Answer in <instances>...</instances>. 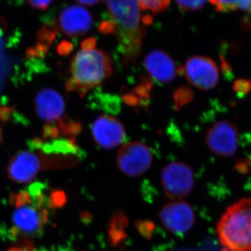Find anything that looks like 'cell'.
<instances>
[{"mask_svg": "<svg viewBox=\"0 0 251 251\" xmlns=\"http://www.w3.org/2000/svg\"><path fill=\"white\" fill-rule=\"evenodd\" d=\"M36 111L45 122L46 127L56 128L61 136L74 139L81 130L80 124L71 120L65 114V103L60 94L52 89H44L35 98Z\"/></svg>", "mask_w": 251, "mask_h": 251, "instance_id": "277c9868", "label": "cell"}, {"mask_svg": "<svg viewBox=\"0 0 251 251\" xmlns=\"http://www.w3.org/2000/svg\"><path fill=\"white\" fill-rule=\"evenodd\" d=\"M58 26L66 35L76 37L84 35L92 27L93 18L85 8L71 5L61 11Z\"/></svg>", "mask_w": 251, "mask_h": 251, "instance_id": "7c38bea8", "label": "cell"}, {"mask_svg": "<svg viewBox=\"0 0 251 251\" xmlns=\"http://www.w3.org/2000/svg\"><path fill=\"white\" fill-rule=\"evenodd\" d=\"M44 188H45V186L44 184H41V183H36V184L29 186L27 192L29 193L31 199L34 200L43 194L42 191Z\"/></svg>", "mask_w": 251, "mask_h": 251, "instance_id": "603a6c76", "label": "cell"}, {"mask_svg": "<svg viewBox=\"0 0 251 251\" xmlns=\"http://www.w3.org/2000/svg\"><path fill=\"white\" fill-rule=\"evenodd\" d=\"M220 242L229 251H251V198L227 208L217 225Z\"/></svg>", "mask_w": 251, "mask_h": 251, "instance_id": "3957f363", "label": "cell"}, {"mask_svg": "<svg viewBox=\"0 0 251 251\" xmlns=\"http://www.w3.org/2000/svg\"><path fill=\"white\" fill-rule=\"evenodd\" d=\"M95 143L104 149H113L123 143L126 138L125 127L115 117L102 115L96 119L92 126Z\"/></svg>", "mask_w": 251, "mask_h": 251, "instance_id": "8fae6325", "label": "cell"}, {"mask_svg": "<svg viewBox=\"0 0 251 251\" xmlns=\"http://www.w3.org/2000/svg\"><path fill=\"white\" fill-rule=\"evenodd\" d=\"M126 65L136 62L146 34L138 0H105Z\"/></svg>", "mask_w": 251, "mask_h": 251, "instance_id": "6da1fadb", "label": "cell"}, {"mask_svg": "<svg viewBox=\"0 0 251 251\" xmlns=\"http://www.w3.org/2000/svg\"><path fill=\"white\" fill-rule=\"evenodd\" d=\"M1 140V130H0V141Z\"/></svg>", "mask_w": 251, "mask_h": 251, "instance_id": "f1b7e54d", "label": "cell"}, {"mask_svg": "<svg viewBox=\"0 0 251 251\" xmlns=\"http://www.w3.org/2000/svg\"><path fill=\"white\" fill-rule=\"evenodd\" d=\"M219 12L227 13L237 10L251 14V0H209Z\"/></svg>", "mask_w": 251, "mask_h": 251, "instance_id": "9a60e30c", "label": "cell"}, {"mask_svg": "<svg viewBox=\"0 0 251 251\" xmlns=\"http://www.w3.org/2000/svg\"><path fill=\"white\" fill-rule=\"evenodd\" d=\"M125 221V218L120 213L112 218L110 228V236L112 242L115 244H118L120 242L119 239H123Z\"/></svg>", "mask_w": 251, "mask_h": 251, "instance_id": "2e32d148", "label": "cell"}, {"mask_svg": "<svg viewBox=\"0 0 251 251\" xmlns=\"http://www.w3.org/2000/svg\"><path fill=\"white\" fill-rule=\"evenodd\" d=\"M50 169L49 157L39 150L21 151L8 165L10 179L18 184H28L42 170Z\"/></svg>", "mask_w": 251, "mask_h": 251, "instance_id": "5b68a950", "label": "cell"}, {"mask_svg": "<svg viewBox=\"0 0 251 251\" xmlns=\"http://www.w3.org/2000/svg\"><path fill=\"white\" fill-rule=\"evenodd\" d=\"M220 60H221V67L222 70L223 74H224L225 76L227 77V78H230L232 76V69L230 64L227 62V59L224 55L221 54L220 56Z\"/></svg>", "mask_w": 251, "mask_h": 251, "instance_id": "d4e9b609", "label": "cell"}, {"mask_svg": "<svg viewBox=\"0 0 251 251\" xmlns=\"http://www.w3.org/2000/svg\"><path fill=\"white\" fill-rule=\"evenodd\" d=\"M175 106L177 108L189 103L193 98V92L191 89L183 87L176 91L174 96Z\"/></svg>", "mask_w": 251, "mask_h": 251, "instance_id": "ac0fdd59", "label": "cell"}, {"mask_svg": "<svg viewBox=\"0 0 251 251\" xmlns=\"http://www.w3.org/2000/svg\"><path fill=\"white\" fill-rule=\"evenodd\" d=\"M145 69L151 78L162 83H169L179 73L174 61L164 51L155 50L147 54L144 60Z\"/></svg>", "mask_w": 251, "mask_h": 251, "instance_id": "4fadbf2b", "label": "cell"}, {"mask_svg": "<svg viewBox=\"0 0 251 251\" xmlns=\"http://www.w3.org/2000/svg\"><path fill=\"white\" fill-rule=\"evenodd\" d=\"M161 184L167 198H184L193 190L194 176L192 169L186 163L172 162L162 171Z\"/></svg>", "mask_w": 251, "mask_h": 251, "instance_id": "8992f818", "label": "cell"}, {"mask_svg": "<svg viewBox=\"0 0 251 251\" xmlns=\"http://www.w3.org/2000/svg\"><path fill=\"white\" fill-rule=\"evenodd\" d=\"M8 251H25L24 249H21V248L13 247L11 248Z\"/></svg>", "mask_w": 251, "mask_h": 251, "instance_id": "83f0119b", "label": "cell"}, {"mask_svg": "<svg viewBox=\"0 0 251 251\" xmlns=\"http://www.w3.org/2000/svg\"><path fill=\"white\" fill-rule=\"evenodd\" d=\"M206 0H176L180 9L184 11H196L202 9Z\"/></svg>", "mask_w": 251, "mask_h": 251, "instance_id": "d6986e66", "label": "cell"}, {"mask_svg": "<svg viewBox=\"0 0 251 251\" xmlns=\"http://www.w3.org/2000/svg\"><path fill=\"white\" fill-rule=\"evenodd\" d=\"M66 202V196L62 191H52L50 198L49 204L51 207H59Z\"/></svg>", "mask_w": 251, "mask_h": 251, "instance_id": "7402d4cb", "label": "cell"}, {"mask_svg": "<svg viewBox=\"0 0 251 251\" xmlns=\"http://www.w3.org/2000/svg\"><path fill=\"white\" fill-rule=\"evenodd\" d=\"M31 200L29 193L25 191H21L17 194H14L11 197V204L18 208L27 206V204L31 203Z\"/></svg>", "mask_w": 251, "mask_h": 251, "instance_id": "44dd1931", "label": "cell"}, {"mask_svg": "<svg viewBox=\"0 0 251 251\" xmlns=\"http://www.w3.org/2000/svg\"><path fill=\"white\" fill-rule=\"evenodd\" d=\"M72 44H69L67 41H64L61 44V45L59 46V52L61 54H68L69 51L72 49Z\"/></svg>", "mask_w": 251, "mask_h": 251, "instance_id": "484cf974", "label": "cell"}, {"mask_svg": "<svg viewBox=\"0 0 251 251\" xmlns=\"http://www.w3.org/2000/svg\"><path fill=\"white\" fill-rule=\"evenodd\" d=\"M140 8L143 11H151L153 14L166 11L171 0H138Z\"/></svg>", "mask_w": 251, "mask_h": 251, "instance_id": "e0dca14e", "label": "cell"}, {"mask_svg": "<svg viewBox=\"0 0 251 251\" xmlns=\"http://www.w3.org/2000/svg\"><path fill=\"white\" fill-rule=\"evenodd\" d=\"M38 209L36 206H24L15 211L13 215L15 229L29 235L39 234L47 219V213L45 210L41 212Z\"/></svg>", "mask_w": 251, "mask_h": 251, "instance_id": "5bb4252c", "label": "cell"}, {"mask_svg": "<svg viewBox=\"0 0 251 251\" xmlns=\"http://www.w3.org/2000/svg\"><path fill=\"white\" fill-rule=\"evenodd\" d=\"M159 218L167 230L178 236L187 233L196 220L192 207L184 201L168 203L160 211Z\"/></svg>", "mask_w": 251, "mask_h": 251, "instance_id": "30bf717a", "label": "cell"}, {"mask_svg": "<svg viewBox=\"0 0 251 251\" xmlns=\"http://www.w3.org/2000/svg\"><path fill=\"white\" fill-rule=\"evenodd\" d=\"M237 127L227 120L214 124L206 134L208 148L216 155L223 157L233 156L237 150Z\"/></svg>", "mask_w": 251, "mask_h": 251, "instance_id": "9c48e42d", "label": "cell"}, {"mask_svg": "<svg viewBox=\"0 0 251 251\" xmlns=\"http://www.w3.org/2000/svg\"><path fill=\"white\" fill-rule=\"evenodd\" d=\"M80 4L86 5V6H94L97 4L100 0H76Z\"/></svg>", "mask_w": 251, "mask_h": 251, "instance_id": "4316f807", "label": "cell"}, {"mask_svg": "<svg viewBox=\"0 0 251 251\" xmlns=\"http://www.w3.org/2000/svg\"><path fill=\"white\" fill-rule=\"evenodd\" d=\"M233 90L239 97H245L251 92V80L244 78L238 79L234 81Z\"/></svg>", "mask_w": 251, "mask_h": 251, "instance_id": "ffe728a7", "label": "cell"}, {"mask_svg": "<svg viewBox=\"0 0 251 251\" xmlns=\"http://www.w3.org/2000/svg\"><path fill=\"white\" fill-rule=\"evenodd\" d=\"M152 153L140 142L126 144L117 153V165L122 173L135 177L148 171L152 163Z\"/></svg>", "mask_w": 251, "mask_h": 251, "instance_id": "52a82bcc", "label": "cell"}, {"mask_svg": "<svg viewBox=\"0 0 251 251\" xmlns=\"http://www.w3.org/2000/svg\"><path fill=\"white\" fill-rule=\"evenodd\" d=\"M52 0H27L31 7L36 10H45L50 6Z\"/></svg>", "mask_w": 251, "mask_h": 251, "instance_id": "cb8c5ba5", "label": "cell"}, {"mask_svg": "<svg viewBox=\"0 0 251 251\" xmlns=\"http://www.w3.org/2000/svg\"><path fill=\"white\" fill-rule=\"evenodd\" d=\"M70 73L67 90L82 97L111 75V60L103 51L82 49L72 59Z\"/></svg>", "mask_w": 251, "mask_h": 251, "instance_id": "7a4b0ae2", "label": "cell"}, {"mask_svg": "<svg viewBox=\"0 0 251 251\" xmlns=\"http://www.w3.org/2000/svg\"><path fill=\"white\" fill-rule=\"evenodd\" d=\"M188 82L200 90H212L219 80L216 63L204 56H194L188 59L182 69Z\"/></svg>", "mask_w": 251, "mask_h": 251, "instance_id": "ba28073f", "label": "cell"}]
</instances>
